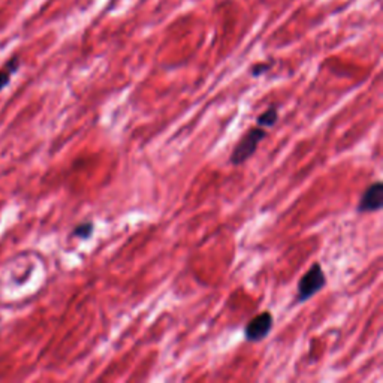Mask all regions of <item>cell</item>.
<instances>
[{"label":"cell","instance_id":"cell-5","mask_svg":"<svg viewBox=\"0 0 383 383\" xmlns=\"http://www.w3.org/2000/svg\"><path fill=\"white\" fill-rule=\"evenodd\" d=\"M21 66V60L19 56H12L8 62L0 68V92H2L8 84L11 83L12 76L19 72V69Z\"/></svg>","mask_w":383,"mask_h":383},{"label":"cell","instance_id":"cell-8","mask_svg":"<svg viewBox=\"0 0 383 383\" xmlns=\"http://www.w3.org/2000/svg\"><path fill=\"white\" fill-rule=\"evenodd\" d=\"M271 63H267V62H259V63H255L253 66H251L250 69V74L251 76H255V78H259V76H262L264 74H267L269 69H271Z\"/></svg>","mask_w":383,"mask_h":383},{"label":"cell","instance_id":"cell-1","mask_svg":"<svg viewBox=\"0 0 383 383\" xmlns=\"http://www.w3.org/2000/svg\"><path fill=\"white\" fill-rule=\"evenodd\" d=\"M267 136V132L264 127H253L249 129L247 132L240 138V141L235 145V149L231 154V163L235 165H242L246 163L251 156H253L258 150L259 143Z\"/></svg>","mask_w":383,"mask_h":383},{"label":"cell","instance_id":"cell-3","mask_svg":"<svg viewBox=\"0 0 383 383\" xmlns=\"http://www.w3.org/2000/svg\"><path fill=\"white\" fill-rule=\"evenodd\" d=\"M274 318L269 311L259 313L258 316L250 319L245 328V337L250 343H259L265 340L268 334L273 331Z\"/></svg>","mask_w":383,"mask_h":383},{"label":"cell","instance_id":"cell-6","mask_svg":"<svg viewBox=\"0 0 383 383\" xmlns=\"http://www.w3.org/2000/svg\"><path fill=\"white\" fill-rule=\"evenodd\" d=\"M277 120H278V111L276 107H271L269 110L264 111L262 114L256 118V123L260 127L268 129V127H273L277 123Z\"/></svg>","mask_w":383,"mask_h":383},{"label":"cell","instance_id":"cell-2","mask_svg":"<svg viewBox=\"0 0 383 383\" xmlns=\"http://www.w3.org/2000/svg\"><path fill=\"white\" fill-rule=\"evenodd\" d=\"M327 286V276L319 264H313L298 282L297 301L306 302Z\"/></svg>","mask_w":383,"mask_h":383},{"label":"cell","instance_id":"cell-4","mask_svg":"<svg viewBox=\"0 0 383 383\" xmlns=\"http://www.w3.org/2000/svg\"><path fill=\"white\" fill-rule=\"evenodd\" d=\"M383 207V185L382 181H376L370 185L362 194L356 211L365 214V213H376L380 211Z\"/></svg>","mask_w":383,"mask_h":383},{"label":"cell","instance_id":"cell-7","mask_svg":"<svg viewBox=\"0 0 383 383\" xmlns=\"http://www.w3.org/2000/svg\"><path fill=\"white\" fill-rule=\"evenodd\" d=\"M93 234H94L93 222H83L75 226L72 231V237L80 238V240H89L93 237Z\"/></svg>","mask_w":383,"mask_h":383}]
</instances>
